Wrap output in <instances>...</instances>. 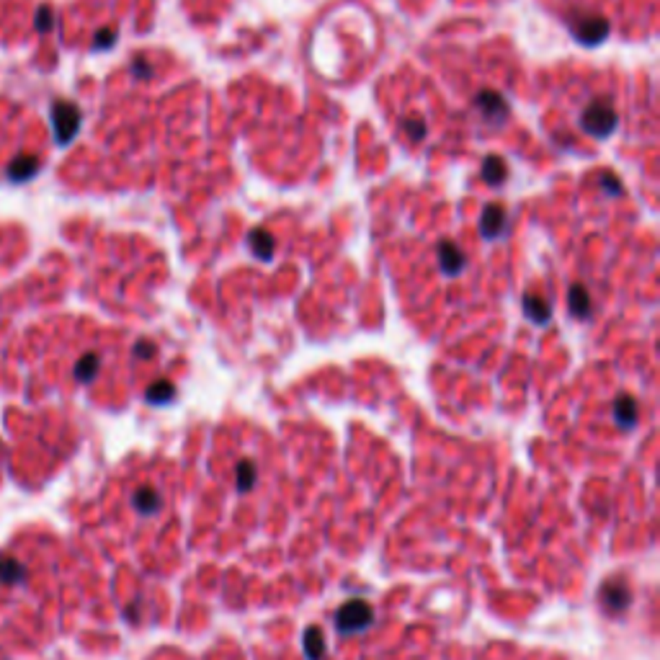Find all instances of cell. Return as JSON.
Here are the masks:
<instances>
[{"mask_svg":"<svg viewBox=\"0 0 660 660\" xmlns=\"http://www.w3.org/2000/svg\"><path fill=\"white\" fill-rule=\"evenodd\" d=\"M132 72L137 75V78H150L153 67H150V65H147V62H145L142 57H137V60L132 62Z\"/></svg>","mask_w":660,"mask_h":660,"instance_id":"20","label":"cell"},{"mask_svg":"<svg viewBox=\"0 0 660 660\" xmlns=\"http://www.w3.org/2000/svg\"><path fill=\"white\" fill-rule=\"evenodd\" d=\"M524 312H526L534 323H547L549 317H552V307H549L547 299L534 297L531 292H526V295H524Z\"/></svg>","mask_w":660,"mask_h":660,"instance_id":"11","label":"cell"},{"mask_svg":"<svg viewBox=\"0 0 660 660\" xmlns=\"http://www.w3.org/2000/svg\"><path fill=\"white\" fill-rule=\"evenodd\" d=\"M506 224H508V214L500 204H488L482 209V217H480V233L482 237H498L500 233H506Z\"/></svg>","mask_w":660,"mask_h":660,"instance_id":"4","label":"cell"},{"mask_svg":"<svg viewBox=\"0 0 660 660\" xmlns=\"http://www.w3.org/2000/svg\"><path fill=\"white\" fill-rule=\"evenodd\" d=\"M614 413H617V421H619L621 426H632V423H635V418H637V405H635V400H632L630 395H624V397H619V400H617Z\"/></svg>","mask_w":660,"mask_h":660,"instance_id":"13","label":"cell"},{"mask_svg":"<svg viewBox=\"0 0 660 660\" xmlns=\"http://www.w3.org/2000/svg\"><path fill=\"white\" fill-rule=\"evenodd\" d=\"M359 604L361 601H354V604H348V606H343V609L338 611V627L343 632H348V630H361V627H366L369 624V619H372V614L366 611V614H356L359 611Z\"/></svg>","mask_w":660,"mask_h":660,"instance_id":"8","label":"cell"},{"mask_svg":"<svg viewBox=\"0 0 660 660\" xmlns=\"http://www.w3.org/2000/svg\"><path fill=\"white\" fill-rule=\"evenodd\" d=\"M81 109L72 101H54L52 103V127L54 137L60 145H70L81 129Z\"/></svg>","mask_w":660,"mask_h":660,"instance_id":"2","label":"cell"},{"mask_svg":"<svg viewBox=\"0 0 660 660\" xmlns=\"http://www.w3.org/2000/svg\"><path fill=\"white\" fill-rule=\"evenodd\" d=\"M438 253V266H441V271L449 276H457L465 271V266H467V255L462 253V248L454 243H438L436 248Z\"/></svg>","mask_w":660,"mask_h":660,"instance_id":"5","label":"cell"},{"mask_svg":"<svg viewBox=\"0 0 660 660\" xmlns=\"http://www.w3.org/2000/svg\"><path fill=\"white\" fill-rule=\"evenodd\" d=\"M155 354H158V345L150 343V341H140L134 345V356H140V359H153Z\"/></svg>","mask_w":660,"mask_h":660,"instance_id":"19","label":"cell"},{"mask_svg":"<svg viewBox=\"0 0 660 660\" xmlns=\"http://www.w3.org/2000/svg\"><path fill=\"white\" fill-rule=\"evenodd\" d=\"M114 41H116V31H114V29H101L98 34H96L93 47H96V50H106V47H111Z\"/></svg>","mask_w":660,"mask_h":660,"instance_id":"18","label":"cell"},{"mask_svg":"<svg viewBox=\"0 0 660 660\" xmlns=\"http://www.w3.org/2000/svg\"><path fill=\"white\" fill-rule=\"evenodd\" d=\"M52 23H54L52 8L50 6H39V10H36V31H50Z\"/></svg>","mask_w":660,"mask_h":660,"instance_id":"17","label":"cell"},{"mask_svg":"<svg viewBox=\"0 0 660 660\" xmlns=\"http://www.w3.org/2000/svg\"><path fill=\"white\" fill-rule=\"evenodd\" d=\"M248 245H251V251H253L255 258H261V261H268L271 255H274V237L266 233V230H261V227H255L253 233H251V237H248Z\"/></svg>","mask_w":660,"mask_h":660,"instance_id":"10","label":"cell"},{"mask_svg":"<svg viewBox=\"0 0 660 660\" xmlns=\"http://www.w3.org/2000/svg\"><path fill=\"white\" fill-rule=\"evenodd\" d=\"M617 124H619V116L614 111L611 101H606V98L590 101L580 114V129L593 134V137H609L617 129Z\"/></svg>","mask_w":660,"mask_h":660,"instance_id":"1","label":"cell"},{"mask_svg":"<svg viewBox=\"0 0 660 660\" xmlns=\"http://www.w3.org/2000/svg\"><path fill=\"white\" fill-rule=\"evenodd\" d=\"M573 34H575V39H580L583 44L593 47V44H599V41H604L609 36V21L601 19V16H586V19H580L578 23H573Z\"/></svg>","mask_w":660,"mask_h":660,"instance_id":"3","label":"cell"},{"mask_svg":"<svg viewBox=\"0 0 660 660\" xmlns=\"http://www.w3.org/2000/svg\"><path fill=\"white\" fill-rule=\"evenodd\" d=\"M405 134L413 142H421V140L426 137V122H423V119H410V122H405Z\"/></svg>","mask_w":660,"mask_h":660,"instance_id":"16","label":"cell"},{"mask_svg":"<svg viewBox=\"0 0 660 660\" xmlns=\"http://www.w3.org/2000/svg\"><path fill=\"white\" fill-rule=\"evenodd\" d=\"M568 307L575 317H590V295L583 284H573L568 292Z\"/></svg>","mask_w":660,"mask_h":660,"instance_id":"9","label":"cell"},{"mask_svg":"<svg viewBox=\"0 0 660 660\" xmlns=\"http://www.w3.org/2000/svg\"><path fill=\"white\" fill-rule=\"evenodd\" d=\"M98 366H101V359H98V354H85L81 361H78V366H75V376H78L81 382H88V379H93V376H96Z\"/></svg>","mask_w":660,"mask_h":660,"instance_id":"14","label":"cell"},{"mask_svg":"<svg viewBox=\"0 0 660 660\" xmlns=\"http://www.w3.org/2000/svg\"><path fill=\"white\" fill-rule=\"evenodd\" d=\"M601 186H604V189H606L609 193H621V183L614 181V178H611V173H604V178H601Z\"/></svg>","mask_w":660,"mask_h":660,"instance_id":"21","label":"cell"},{"mask_svg":"<svg viewBox=\"0 0 660 660\" xmlns=\"http://www.w3.org/2000/svg\"><path fill=\"white\" fill-rule=\"evenodd\" d=\"M475 106L480 109V114L485 116V119H490V122H503L508 116V103L506 98L500 96V93H493V91H482L475 98Z\"/></svg>","mask_w":660,"mask_h":660,"instance_id":"6","label":"cell"},{"mask_svg":"<svg viewBox=\"0 0 660 660\" xmlns=\"http://www.w3.org/2000/svg\"><path fill=\"white\" fill-rule=\"evenodd\" d=\"M41 168V160L39 158H34V155H19L13 163L8 165V178L16 183H23L29 181L34 173Z\"/></svg>","mask_w":660,"mask_h":660,"instance_id":"7","label":"cell"},{"mask_svg":"<svg viewBox=\"0 0 660 660\" xmlns=\"http://www.w3.org/2000/svg\"><path fill=\"white\" fill-rule=\"evenodd\" d=\"M506 175H508V165L503 158H498V155L485 158V163H482V178H485V183L498 186V183L506 181Z\"/></svg>","mask_w":660,"mask_h":660,"instance_id":"12","label":"cell"},{"mask_svg":"<svg viewBox=\"0 0 660 660\" xmlns=\"http://www.w3.org/2000/svg\"><path fill=\"white\" fill-rule=\"evenodd\" d=\"M173 395H175V387H173L171 382H155V385L147 390V400H150V403H165V400H171Z\"/></svg>","mask_w":660,"mask_h":660,"instance_id":"15","label":"cell"}]
</instances>
